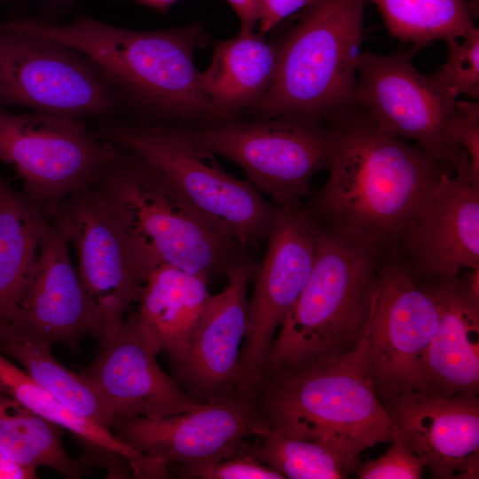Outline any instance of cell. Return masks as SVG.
<instances>
[{"label":"cell","mask_w":479,"mask_h":479,"mask_svg":"<svg viewBox=\"0 0 479 479\" xmlns=\"http://www.w3.org/2000/svg\"><path fill=\"white\" fill-rule=\"evenodd\" d=\"M325 121L329 174L307 205L310 214L348 241L382 255L397 250L448 172L420 146L382 130L354 101Z\"/></svg>","instance_id":"6da1fadb"},{"label":"cell","mask_w":479,"mask_h":479,"mask_svg":"<svg viewBox=\"0 0 479 479\" xmlns=\"http://www.w3.org/2000/svg\"><path fill=\"white\" fill-rule=\"evenodd\" d=\"M4 24L77 50L101 70L123 103L167 118H212L201 85V72L193 61L194 51L208 40L200 24L138 31L83 15L59 26L34 20Z\"/></svg>","instance_id":"7a4b0ae2"},{"label":"cell","mask_w":479,"mask_h":479,"mask_svg":"<svg viewBox=\"0 0 479 479\" xmlns=\"http://www.w3.org/2000/svg\"><path fill=\"white\" fill-rule=\"evenodd\" d=\"M255 392L268 428L323 443L355 464L361 452L402 435L375 392L364 332L335 359L263 378Z\"/></svg>","instance_id":"3957f363"},{"label":"cell","mask_w":479,"mask_h":479,"mask_svg":"<svg viewBox=\"0 0 479 479\" xmlns=\"http://www.w3.org/2000/svg\"><path fill=\"white\" fill-rule=\"evenodd\" d=\"M93 182L147 276L169 263L209 281L225 275L244 248L208 223L155 167L122 147Z\"/></svg>","instance_id":"277c9868"},{"label":"cell","mask_w":479,"mask_h":479,"mask_svg":"<svg viewBox=\"0 0 479 479\" xmlns=\"http://www.w3.org/2000/svg\"><path fill=\"white\" fill-rule=\"evenodd\" d=\"M381 258L318 224L312 271L273 341L261 379L304 371L355 348Z\"/></svg>","instance_id":"5b68a950"},{"label":"cell","mask_w":479,"mask_h":479,"mask_svg":"<svg viewBox=\"0 0 479 479\" xmlns=\"http://www.w3.org/2000/svg\"><path fill=\"white\" fill-rule=\"evenodd\" d=\"M366 0H319L277 43V68L257 119L325 121L353 102Z\"/></svg>","instance_id":"8992f818"},{"label":"cell","mask_w":479,"mask_h":479,"mask_svg":"<svg viewBox=\"0 0 479 479\" xmlns=\"http://www.w3.org/2000/svg\"><path fill=\"white\" fill-rule=\"evenodd\" d=\"M92 131L155 167L208 223L240 247L256 249L265 242L279 207L249 181L227 173L183 127L105 122Z\"/></svg>","instance_id":"52a82bcc"},{"label":"cell","mask_w":479,"mask_h":479,"mask_svg":"<svg viewBox=\"0 0 479 479\" xmlns=\"http://www.w3.org/2000/svg\"><path fill=\"white\" fill-rule=\"evenodd\" d=\"M389 254L374 275L363 330L369 371L382 404L410 391L428 393L427 356L438 323L431 294L400 254Z\"/></svg>","instance_id":"ba28073f"},{"label":"cell","mask_w":479,"mask_h":479,"mask_svg":"<svg viewBox=\"0 0 479 479\" xmlns=\"http://www.w3.org/2000/svg\"><path fill=\"white\" fill-rule=\"evenodd\" d=\"M122 103L101 70L77 50L0 23V105L84 121L108 119Z\"/></svg>","instance_id":"9c48e42d"},{"label":"cell","mask_w":479,"mask_h":479,"mask_svg":"<svg viewBox=\"0 0 479 479\" xmlns=\"http://www.w3.org/2000/svg\"><path fill=\"white\" fill-rule=\"evenodd\" d=\"M120 147L82 120L0 109V162L13 168L23 193L52 218L60 203L93 182Z\"/></svg>","instance_id":"30bf717a"},{"label":"cell","mask_w":479,"mask_h":479,"mask_svg":"<svg viewBox=\"0 0 479 479\" xmlns=\"http://www.w3.org/2000/svg\"><path fill=\"white\" fill-rule=\"evenodd\" d=\"M183 129L201 148L240 165L279 207L307 196L311 177L329 161L330 132L320 122L277 117Z\"/></svg>","instance_id":"8fae6325"},{"label":"cell","mask_w":479,"mask_h":479,"mask_svg":"<svg viewBox=\"0 0 479 479\" xmlns=\"http://www.w3.org/2000/svg\"><path fill=\"white\" fill-rule=\"evenodd\" d=\"M417 50L361 53L353 101L364 106L382 130L414 141L453 174L468 158L449 134L455 102L441 92L430 75L416 69L412 59Z\"/></svg>","instance_id":"7c38bea8"},{"label":"cell","mask_w":479,"mask_h":479,"mask_svg":"<svg viewBox=\"0 0 479 479\" xmlns=\"http://www.w3.org/2000/svg\"><path fill=\"white\" fill-rule=\"evenodd\" d=\"M51 219L75 251L77 273L93 310L99 342L122 326L147 275L94 182L63 200Z\"/></svg>","instance_id":"4fadbf2b"},{"label":"cell","mask_w":479,"mask_h":479,"mask_svg":"<svg viewBox=\"0 0 479 479\" xmlns=\"http://www.w3.org/2000/svg\"><path fill=\"white\" fill-rule=\"evenodd\" d=\"M267 428L255 392L238 390L177 415L116 420L112 431L122 443L189 478L232 457L248 437Z\"/></svg>","instance_id":"5bb4252c"},{"label":"cell","mask_w":479,"mask_h":479,"mask_svg":"<svg viewBox=\"0 0 479 479\" xmlns=\"http://www.w3.org/2000/svg\"><path fill=\"white\" fill-rule=\"evenodd\" d=\"M318 224L302 200L279 207L264 257L253 277L247 329L240 354L239 389L254 391L274 341L312 271Z\"/></svg>","instance_id":"9a60e30c"},{"label":"cell","mask_w":479,"mask_h":479,"mask_svg":"<svg viewBox=\"0 0 479 479\" xmlns=\"http://www.w3.org/2000/svg\"><path fill=\"white\" fill-rule=\"evenodd\" d=\"M257 266L249 250L243 248L225 273L226 287L211 294L185 347L168 356L172 377L200 403L240 390V345L247 329V289Z\"/></svg>","instance_id":"2e32d148"},{"label":"cell","mask_w":479,"mask_h":479,"mask_svg":"<svg viewBox=\"0 0 479 479\" xmlns=\"http://www.w3.org/2000/svg\"><path fill=\"white\" fill-rule=\"evenodd\" d=\"M69 249L62 229L51 219L15 312L3 326L26 338L61 343L75 351L82 338L95 337L96 324Z\"/></svg>","instance_id":"e0dca14e"},{"label":"cell","mask_w":479,"mask_h":479,"mask_svg":"<svg viewBox=\"0 0 479 479\" xmlns=\"http://www.w3.org/2000/svg\"><path fill=\"white\" fill-rule=\"evenodd\" d=\"M98 343L95 360L82 374L94 382L116 420L172 416L202 404L161 368L132 315Z\"/></svg>","instance_id":"ac0fdd59"},{"label":"cell","mask_w":479,"mask_h":479,"mask_svg":"<svg viewBox=\"0 0 479 479\" xmlns=\"http://www.w3.org/2000/svg\"><path fill=\"white\" fill-rule=\"evenodd\" d=\"M398 247L418 279L479 268V184L468 159L453 174L442 176L429 208Z\"/></svg>","instance_id":"d6986e66"},{"label":"cell","mask_w":479,"mask_h":479,"mask_svg":"<svg viewBox=\"0 0 479 479\" xmlns=\"http://www.w3.org/2000/svg\"><path fill=\"white\" fill-rule=\"evenodd\" d=\"M477 394L410 391L383 404L434 478L479 477Z\"/></svg>","instance_id":"ffe728a7"},{"label":"cell","mask_w":479,"mask_h":479,"mask_svg":"<svg viewBox=\"0 0 479 479\" xmlns=\"http://www.w3.org/2000/svg\"><path fill=\"white\" fill-rule=\"evenodd\" d=\"M417 279L438 310L437 328L427 356L428 393H478L479 269L464 276Z\"/></svg>","instance_id":"44dd1931"},{"label":"cell","mask_w":479,"mask_h":479,"mask_svg":"<svg viewBox=\"0 0 479 479\" xmlns=\"http://www.w3.org/2000/svg\"><path fill=\"white\" fill-rule=\"evenodd\" d=\"M0 392L69 431L84 447L82 461L106 469L111 478L161 479L168 466L120 441L114 432L79 416L38 385L0 351Z\"/></svg>","instance_id":"7402d4cb"},{"label":"cell","mask_w":479,"mask_h":479,"mask_svg":"<svg viewBox=\"0 0 479 479\" xmlns=\"http://www.w3.org/2000/svg\"><path fill=\"white\" fill-rule=\"evenodd\" d=\"M208 280L169 263L152 270L142 288L134 320L158 354L183 349L205 313L211 294Z\"/></svg>","instance_id":"603a6c76"},{"label":"cell","mask_w":479,"mask_h":479,"mask_svg":"<svg viewBox=\"0 0 479 479\" xmlns=\"http://www.w3.org/2000/svg\"><path fill=\"white\" fill-rule=\"evenodd\" d=\"M277 56V44L260 33L240 31L214 43L210 64L200 77L215 122L263 99L275 76Z\"/></svg>","instance_id":"cb8c5ba5"},{"label":"cell","mask_w":479,"mask_h":479,"mask_svg":"<svg viewBox=\"0 0 479 479\" xmlns=\"http://www.w3.org/2000/svg\"><path fill=\"white\" fill-rule=\"evenodd\" d=\"M51 221L0 175V326L15 312Z\"/></svg>","instance_id":"d4e9b609"},{"label":"cell","mask_w":479,"mask_h":479,"mask_svg":"<svg viewBox=\"0 0 479 479\" xmlns=\"http://www.w3.org/2000/svg\"><path fill=\"white\" fill-rule=\"evenodd\" d=\"M51 347L0 326V349L32 380L75 413L112 430L116 418L94 382L65 367L52 355Z\"/></svg>","instance_id":"484cf974"},{"label":"cell","mask_w":479,"mask_h":479,"mask_svg":"<svg viewBox=\"0 0 479 479\" xmlns=\"http://www.w3.org/2000/svg\"><path fill=\"white\" fill-rule=\"evenodd\" d=\"M65 431L0 392V450L14 462L34 470L46 467L66 478H79L87 467L66 452Z\"/></svg>","instance_id":"4316f807"},{"label":"cell","mask_w":479,"mask_h":479,"mask_svg":"<svg viewBox=\"0 0 479 479\" xmlns=\"http://www.w3.org/2000/svg\"><path fill=\"white\" fill-rule=\"evenodd\" d=\"M380 12L393 38L420 46L461 38L476 27L469 0H366Z\"/></svg>","instance_id":"83f0119b"},{"label":"cell","mask_w":479,"mask_h":479,"mask_svg":"<svg viewBox=\"0 0 479 479\" xmlns=\"http://www.w3.org/2000/svg\"><path fill=\"white\" fill-rule=\"evenodd\" d=\"M241 449L289 479H342L356 467L323 443L270 428Z\"/></svg>","instance_id":"f1b7e54d"},{"label":"cell","mask_w":479,"mask_h":479,"mask_svg":"<svg viewBox=\"0 0 479 479\" xmlns=\"http://www.w3.org/2000/svg\"><path fill=\"white\" fill-rule=\"evenodd\" d=\"M445 40L448 57L445 63L430 74L441 92L451 101L459 96L469 98L479 96V29L467 35Z\"/></svg>","instance_id":"f546056e"},{"label":"cell","mask_w":479,"mask_h":479,"mask_svg":"<svg viewBox=\"0 0 479 479\" xmlns=\"http://www.w3.org/2000/svg\"><path fill=\"white\" fill-rule=\"evenodd\" d=\"M391 446L379 458L361 464L360 479H420L426 467L423 459L416 454L403 436H396Z\"/></svg>","instance_id":"4dcf8cb0"},{"label":"cell","mask_w":479,"mask_h":479,"mask_svg":"<svg viewBox=\"0 0 479 479\" xmlns=\"http://www.w3.org/2000/svg\"><path fill=\"white\" fill-rule=\"evenodd\" d=\"M452 139L464 149L473 179L479 183V104L456 100L449 122Z\"/></svg>","instance_id":"1f68e13d"},{"label":"cell","mask_w":479,"mask_h":479,"mask_svg":"<svg viewBox=\"0 0 479 479\" xmlns=\"http://www.w3.org/2000/svg\"><path fill=\"white\" fill-rule=\"evenodd\" d=\"M189 478L284 479L279 472L244 452L241 447L232 457L192 474Z\"/></svg>","instance_id":"d6a6232c"},{"label":"cell","mask_w":479,"mask_h":479,"mask_svg":"<svg viewBox=\"0 0 479 479\" xmlns=\"http://www.w3.org/2000/svg\"><path fill=\"white\" fill-rule=\"evenodd\" d=\"M319 0H261L260 31L265 35L283 20Z\"/></svg>","instance_id":"836d02e7"},{"label":"cell","mask_w":479,"mask_h":479,"mask_svg":"<svg viewBox=\"0 0 479 479\" xmlns=\"http://www.w3.org/2000/svg\"><path fill=\"white\" fill-rule=\"evenodd\" d=\"M240 22V31L254 32L259 21L261 0H226Z\"/></svg>","instance_id":"e575fe53"},{"label":"cell","mask_w":479,"mask_h":479,"mask_svg":"<svg viewBox=\"0 0 479 479\" xmlns=\"http://www.w3.org/2000/svg\"><path fill=\"white\" fill-rule=\"evenodd\" d=\"M36 477V470L14 462L0 450V479H31Z\"/></svg>","instance_id":"d590c367"},{"label":"cell","mask_w":479,"mask_h":479,"mask_svg":"<svg viewBox=\"0 0 479 479\" xmlns=\"http://www.w3.org/2000/svg\"><path fill=\"white\" fill-rule=\"evenodd\" d=\"M138 4L148 6L159 12H166L179 0H133Z\"/></svg>","instance_id":"8d00e7d4"},{"label":"cell","mask_w":479,"mask_h":479,"mask_svg":"<svg viewBox=\"0 0 479 479\" xmlns=\"http://www.w3.org/2000/svg\"><path fill=\"white\" fill-rule=\"evenodd\" d=\"M469 4L475 17H477L479 10V0H469Z\"/></svg>","instance_id":"74e56055"},{"label":"cell","mask_w":479,"mask_h":479,"mask_svg":"<svg viewBox=\"0 0 479 479\" xmlns=\"http://www.w3.org/2000/svg\"><path fill=\"white\" fill-rule=\"evenodd\" d=\"M5 1H8V0H0V4L4 3ZM58 1H67V0H58Z\"/></svg>","instance_id":"f35d334b"}]
</instances>
